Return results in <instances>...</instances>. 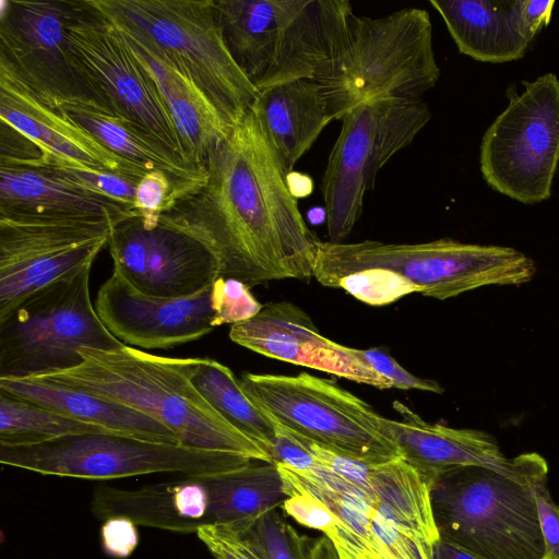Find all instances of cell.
<instances>
[{"label": "cell", "mask_w": 559, "mask_h": 559, "mask_svg": "<svg viewBox=\"0 0 559 559\" xmlns=\"http://www.w3.org/2000/svg\"><path fill=\"white\" fill-rule=\"evenodd\" d=\"M203 185L177 199L159 223L203 243L219 277L250 288L313 277L320 239L307 226L297 198L253 108L213 155Z\"/></svg>", "instance_id": "cell-1"}, {"label": "cell", "mask_w": 559, "mask_h": 559, "mask_svg": "<svg viewBox=\"0 0 559 559\" xmlns=\"http://www.w3.org/2000/svg\"><path fill=\"white\" fill-rule=\"evenodd\" d=\"M297 437L316 462L302 471L276 464L286 514L320 531L340 559H433L431 480L400 456L360 461Z\"/></svg>", "instance_id": "cell-2"}, {"label": "cell", "mask_w": 559, "mask_h": 559, "mask_svg": "<svg viewBox=\"0 0 559 559\" xmlns=\"http://www.w3.org/2000/svg\"><path fill=\"white\" fill-rule=\"evenodd\" d=\"M80 354L79 366L38 377L138 411L169 429L181 445L273 462L198 391L192 376L199 358L164 357L128 345L83 347Z\"/></svg>", "instance_id": "cell-3"}, {"label": "cell", "mask_w": 559, "mask_h": 559, "mask_svg": "<svg viewBox=\"0 0 559 559\" xmlns=\"http://www.w3.org/2000/svg\"><path fill=\"white\" fill-rule=\"evenodd\" d=\"M548 476L538 453H523L513 471L461 466L437 476L431 507L441 540L479 559H543L534 486Z\"/></svg>", "instance_id": "cell-4"}, {"label": "cell", "mask_w": 559, "mask_h": 559, "mask_svg": "<svg viewBox=\"0 0 559 559\" xmlns=\"http://www.w3.org/2000/svg\"><path fill=\"white\" fill-rule=\"evenodd\" d=\"M429 12L404 8L381 17L352 15L317 81L333 120L380 99H420L440 78Z\"/></svg>", "instance_id": "cell-5"}, {"label": "cell", "mask_w": 559, "mask_h": 559, "mask_svg": "<svg viewBox=\"0 0 559 559\" xmlns=\"http://www.w3.org/2000/svg\"><path fill=\"white\" fill-rule=\"evenodd\" d=\"M225 43L258 92L316 80L343 40L347 0H215Z\"/></svg>", "instance_id": "cell-6"}, {"label": "cell", "mask_w": 559, "mask_h": 559, "mask_svg": "<svg viewBox=\"0 0 559 559\" xmlns=\"http://www.w3.org/2000/svg\"><path fill=\"white\" fill-rule=\"evenodd\" d=\"M367 269L393 271L444 300L488 285H520L535 274L524 253L501 246L463 243L450 238L421 243L319 241L313 277L332 287L341 277Z\"/></svg>", "instance_id": "cell-7"}, {"label": "cell", "mask_w": 559, "mask_h": 559, "mask_svg": "<svg viewBox=\"0 0 559 559\" xmlns=\"http://www.w3.org/2000/svg\"><path fill=\"white\" fill-rule=\"evenodd\" d=\"M108 21L148 39L207 96L234 127L258 90L225 43L215 0H86Z\"/></svg>", "instance_id": "cell-8"}, {"label": "cell", "mask_w": 559, "mask_h": 559, "mask_svg": "<svg viewBox=\"0 0 559 559\" xmlns=\"http://www.w3.org/2000/svg\"><path fill=\"white\" fill-rule=\"evenodd\" d=\"M92 264L45 286L0 320V378H32L68 370L80 349L124 344L105 326L90 295Z\"/></svg>", "instance_id": "cell-9"}, {"label": "cell", "mask_w": 559, "mask_h": 559, "mask_svg": "<svg viewBox=\"0 0 559 559\" xmlns=\"http://www.w3.org/2000/svg\"><path fill=\"white\" fill-rule=\"evenodd\" d=\"M247 396L271 419L332 452L367 462L399 457L380 430L381 415L336 383L307 372L243 373Z\"/></svg>", "instance_id": "cell-10"}, {"label": "cell", "mask_w": 559, "mask_h": 559, "mask_svg": "<svg viewBox=\"0 0 559 559\" xmlns=\"http://www.w3.org/2000/svg\"><path fill=\"white\" fill-rule=\"evenodd\" d=\"M431 116L421 99H380L344 116L321 183L329 241L344 242L378 171L414 141Z\"/></svg>", "instance_id": "cell-11"}, {"label": "cell", "mask_w": 559, "mask_h": 559, "mask_svg": "<svg viewBox=\"0 0 559 559\" xmlns=\"http://www.w3.org/2000/svg\"><path fill=\"white\" fill-rule=\"evenodd\" d=\"M254 460L114 432L81 433L29 445H0V463L43 475L108 480L146 474L198 475Z\"/></svg>", "instance_id": "cell-12"}, {"label": "cell", "mask_w": 559, "mask_h": 559, "mask_svg": "<svg viewBox=\"0 0 559 559\" xmlns=\"http://www.w3.org/2000/svg\"><path fill=\"white\" fill-rule=\"evenodd\" d=\"M67 39L85 95L191 164L151 76L117 28L86 0L72 1Z\"/></svg>", "instance_id": "cell-13"}, {"label": "cell", "mask_w": 559, "mask_h": 559, "mask_svg": "<svg viewBox=\"0 0 559 559\" xmlns=\"http://www.w3.org/2000/svg\"><path fill=\"white\" fill-rule=\"evenodd\" d=\"M486 130L480 170L496 191L524 204L547 200L559 163V80L523 82Z\"/></svg>", "instance_id": "cell-14"}, {"label": "cell", "mask_w": 559, "mask_h": 559, "mask_svg": "<svg viewBox=\"0 0 559 559\" xmlns=\"http://www.w3.org/2000/svg\"><path fill=\"white\" fill-rule=\"evenodd\" d=\"M112 225L0 216V320L45 286L93 264Z\"/></svg>", "instance_id": "cell-15"}, {"label": "cell", "mask_w": 559, "mask_h": 559, "mask_svg": "<svg viewBox=\"0 0 559 559\" xmlns=\"http://www.w3.org/2000/svg\"><path fill=\"white\" fill-rule=\"evenodd\" d=\"M108 249L114 271L148 296H192L219 277L218 261L203 243L162 223L146 228L139 216L111 227Z\"/></svg>", "instance_id": "cell-16"}, {"label": "cell", "mask_w": 559, "mask_h": 559, "mask_svg": "<svg viewBox=\"0 0 559 559\" xmlns=\"http://www.w3.org/2000/svg\"><path fill=\"white\" fill-rule=\"evenodd\" d=\"M0 4V59L39 95L86 96L68 50L72 1L2 0Z\"/></svg>", "instance_id": "cell-17"}, {"label": "cell", "mask_w": 559, "mask_h": 559, "mask_svg": "<svg viewBox=\"0 0 559 559\" xmlns=\"http://www.w3.org/2000/svg\"><path fill=\"white\" fill-rule=\"evenodd\" d=\"M95 309L108 331L134 348L168 349L215 329L212 285L192 296L160 298L134 289L112 270L98 289Z\"/></svg>", "instance_id": "cell-18"}, {"label": "cell", "mask_w": 559, "mask_h": 559, "mask_svg": "<svg viewBox=\"0 0 559 559\" xmlns=\"http://www.w3.org/2000/svg\"><path fill=\"white\" fill-rule=\"evenodd\" d=\"M229 338L257 354L332 373L347 380L392 389L356 354V348L320 334L310 317L288 301L270 302L253 318L229 330Z\"/></svg>", "instance_id": "cell-19"}, {"label": "cell", "mask_w": 559, "mask_h": 559, "mask_svg": "<svg viewBox=\"0 0 559 559\" xmlns=\"http://www.w3.org/2000/svg\"><path fill=\"white\" fill-rule=\"evenodd\" d=\"M0 118L39 151L36 162L107 170L141 179L147 171L107 150L63 117L0 59Z\"/></svg>", "instance_id": "cell-20"}, {"label": "cell", "mask_w": 559, "mask_h": 559, "mask_svg": "<svg viewBox=\"0 0 559 559\" xmlns=\"http://www.w3.org/2000/svg\"><path fill=\"white\" fill-rule=\"evenodd\" d=\"M110 23L154 82L186 158L192 165L206 169L233 127L203 91L148 39L126 26Z\"/></svg>", "instance_id": "cell-21"}, {"label": "cell", "mask_w": 559, "mask_h": 559, "mask_svg": "<svg viewBox=\"0 0 559 559\" xmlns=\"http://www.w3.org/2000/svg\"><path fill=\"white\" fill-rule=\"evenodd\" d=\"M0 216L104 221L114 226L138 213L46 166L26 160H0Z\"/></svg>", "instance_id": "cell-22"}, {"label": "cell", "mask_w": 559, "mask_h": 559, "mask_svg": "<svg viewBox=\"0 0 559 559\" xmlns=\"http://www.w3.org/2000/svg\"><path fill=\"white\" fill-rule=\"evenodd\" d=\"M392 405L402 419L381 416V432L395 445L400 457L431 481L455 467L513 471L522 463L523 454L506 457L496 440L484 431L430 424L400 401Z\"/></svg>", "instance_id": "cell-23"}, {"label": "cell", "mask_w": 559, "mask_h": 559, "mask_svg": "<svg viewBox=\"0 0 559 559\" xmlns=\"http://www.w3.org/2000/svg\"><path fill=\"white\" fill-rule=\"evenodd\" d=\"M39 96L110 152L145 171L166 173L175 185L176 200L204 183L206 169L179 158L157 140L94 99L86 96Z\"/></svg>", "instance_id": "cell-24"}, {"label": "cell", "mask_w": 559, "mask_h": 559, "mask_svg": "<svg viewBox=\"0 0 559 559\" xmlns=\"http://www.w3.org/2000/svg\"><path fill=\"white\" fill-rule=\"evenodd\" d=\"M252 108L287 174L333 120L320 84L310 79L285 82L259 92Z\"/></svg>", "instance_id": "cell-25"}, {"label": "cell", "mask_w": 559, "mask_h": 559, "mask_svg": "<svg viewBox=\"0 0 559 559\" xmlns=\"http://www.w3.org/2000/svg\"><path fill=\"white\" fill-rule=\"evenodd\" d=\"M459 51L477 61L522 58L531 43L522 31L519 0H430Z\"/></svg>", "instance_id": "cell-26"}, {"label": "cell", "mask_w": 559, "mask_h": 559, "mask_svg": "<svg viewBox=\"0 0 559 559\" xmlns=\"http://www.w3.org/2000/svg\"><path fill=\"white\" fill-rule=\"evenodd\" d=\"M0 390L115 433L179 444L169 429L138 411L44 378H0Z\"/></svg>", "instance_id": "cell-27"}, {"label": "cell", "mask_w": 559, "mask_h": 559, "mask_svg": "<svg viewBox=\"0 0 559 559\" xmlns=\"http://www.w3.org/2000/svg\"><path fill=\"white\" fill-rule=\"evenodd\" d=\"M192 382L219 415L271 455L276 424L247 396L230 368L199 358Z\"/></svg>", "instance_id": "cell-28"}, {"label": "cell", "mask_w": 559, "mask_h": 559, "mask_svg": "<svg viewBox=\"0 0 559 559\" xmlns=\"http://www.w3.org/2000/svg\"><path fill=\"white\" fill-rule=\"evenodd\" d=\"M93 432L111 431L0 390V445L38 444Z\"/></svg>", "instance_id": "cell-29"}, {"label": "cell", "mask_w": 559, "mask_h": 559, "mask_svg": "<svg viewBox=\"0 0 559 559\" xmlns=\"http://www.w3.org/2000/svg\"><path fill=\"white\" fill-rule=\"evenodd\" d=\"M233 530L253 540L267 559H340L325 536L299 534L277 510L265 513L247 528Z\"/></svg>", "instance_id": "cell-30"}, {"label": "cell", "mask_w": 559, "mask_h": 559, "mask_svg": "<svg viewBox=\"0 0 559 559\" xmlns=\"http://www.w3.org/2000/svg\"><path fill=\"white\" fill-rule=\"evenodd\" d=\"M342 288L358 300L371 306L392 304L403 296L423 289L402 275L384 269H367L338 278L333 286Z\"/></svg>", "instance_id": "cell-31"}, {"label": "cell", "mask_w": 559, "mask_h": 559, "mask_svg": "<svg viewBox=\"0 0 559 559\" xmlns=\"http://www.w3.org/2000/svg\"><path fill=\"white\" fill-rule=\"evenodd\" d=\"M26 162L46 166L55 170L63 178L80 185L99 195L133 207L136 185L139 183L140 179L107 170L78 168L60 164H45L34 159Z\"/></svg>", "instance_id": "cell-32"}, {"label": "cell", "mask_w": 559, "mask_h": 559, "mask_svg": "<svg viewBox=\"0 0 559 559\" xmlns=\"http://www.w3.org/2000/svg\"><path fill=\"white\" fill-rule=\"evenodd\" d=\"M212 301L215 311L214 328L245 322L257 316L261 305L250 287L235 278L218 277L212 284Z\"/></svg>", "instance_id": "cell-33"}, {"label": "cell", "mask_w": 559, "mask_h": 559, "mask_svg": "<svg viewBox=\"0 0 559 559\" xmlns=\"http://www.w3.org/2000/svg\"><path fill=\"white\" fill-rule=\"evenodd\" d=\"M175 200L176 189L170 177L162 170H151L136 185L133 207L143 226L153 228Z\"/></svg>", "instance_id": "cell-34"}, {"label": "cell", "mask_w": 559, "mask_h": 559, "mask_svg": "<svg viewBox=\"0 0 559 559\" xmlns=\"http://www.w3.org/2000/svg\"><path fill=\"white\" fill-rule=\"evenodd\" d=\"M195 534L215 559H267L253 540L227 525L203 526Z\"/></svg>", "instance_id": "cell-35"}, {"label": "cell", "mask_w": 559, "mask_h": 559, "mask_svg": "<svg viewBox=\"0 0 559 559\" xmlns=\"http://www.w3.org/2000/svg\"><path fill=\"white\" fill-rule=\"evenodd\" d=\"M356 354L377 373L385 378L392 388L442 393L443 389L433 380L415 377L405 370L393 357L380 348L357 349Z\"/></svg>", "instance_id": "cell-36"}, {"label": "cell", "mask_w": 559, "mask_h": 559, "mask_svg": "<svg viewBox=\"0 0 559 559\" xmlns=\"http://www.w3.org/2000/svg\"><path fill=\"white\" fill-rule=\"evenodd\" d=\"M545 476L534 486L538 520L545 543V556L559 559V506L552 500Z\"/></svg>", "instance_id": "cell-37"}, {"label": "cell", "mask_w": 559, "mask_h": 559, "mask_svg": "<svg viewBox=\"0 0 559 559\" xmlns=\"http://www.w3.org/2000/svg\"><path fill=\"white\" fill-rule=\"evenodd\" d=\"M104 551L118 559L129 557L139 544L136 524L127 518H110L100 528Z\"/></svg>", "instance_id": "cell-38"}, {"label": "cell", "mask_w": 559, "mask_h": 559, "mask_svg": "<svg viewBox=\"0 0 559 559\" xmlns=\"http://www.w3.org/2000/svg\"><path fill=\"white\" fill-rule=\"evenodd\" d=\"M554 5V0H519L521 27L530 40L549 23Z\"/></svg>", "instance_id": "cell-39"}, {"label": "cell", "mask_w": 559, "mask_h": 559, "mask_svg": "<svg viewBox=\"0 0 559 559\" xmlns=\"http://www.w3.org/2000/svg\"><path fill=\"white\" fill-rule=\"evenodd\" d=\"M433 559H479L478 557L469 554L468 551L443 542L439 538L435 547Z\"/></svg>", "instance_id": "cell-40"}, {"label": "cell", "mask_w": 559, "mask_h": 559, "mask_svg": "<svg viewBox=\"0 0 559 559\" xmlns=\"http://www.w3.org/2000/svg\"><path fill=\"white\" fill-rule=\"evenodd\" d=\"M543 559H552V558H551V557H547V556H545Z\"/></svg>", "instance_id": "cell-41"}]
</instances>
